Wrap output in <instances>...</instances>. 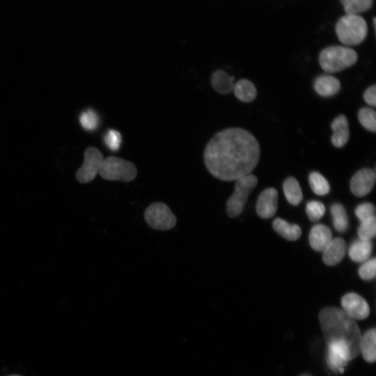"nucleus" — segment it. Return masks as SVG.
<instances>
[{
  "label": "nucleus",
  "instance_id": "1",
  "mask_svg": "<svg viewBox=\"0 0 376 376\" xmlns=\"http://www.w3.org/2000/svg\"><path fill=\"white\" fill-rule=\"evenodd\" d=\"M255 136L240 127H229L215 134L203 152L209 173L223 181H233L251 174L260 158Z\"/></svg>",
  "mask_w": 376,
  "mask_h": 376
},
{
  "label": "nucleus",
  "instance_id": "2",
  "mask_svg": "<svg viewBox=\"0 0 376 376\" xmlns=\"http://www.w3.org/2000/svg\"><path fill=\"white\" fill-rule=\"evenodd\" d=\"M318 318L326 345L343 341L348 345L351 360L359 355L361 333L354 320L334 306L322 308Z\"/></svg>",
  "mask_w": 376,
  "mask_h": 376
},
{
  "label": "nucleus",
  "instance_id": "3",
  "mask_svg": "<svg viewBox=\"0 0 376 376\" xmlns=\"http://www.w3.org/2000/svg\"><path fill=\"white\" fill-rule=\"evenodd\" d=\"M358 59L357 52L352 48L334 45L324 48L319 54V63L328 73H335L353 65Z\"/></svg>",
  "mask_w": 376,
  "mask_h": 376
},
{
  "label": "nucleus",
  "instance_id": "4",
  "mask_svg": "<svg viewBox=\"0 0 376 376\" xmlns=\"http://www.w3.org/2000/svg\"><path fill=\"white\" fill-rule=\"evenodd\" d=\"M367 32V24L359 15H346L340 17L336 25L338 38L345 45L361 43L366 38Z\"/></svg>",
  "mask_w": 376,
  "mask_h": 376
},
{
  "label": "nucleus",
  "instance_id": "5",
  "mask_svg": "<svg viewBox=\"0 0 376 376\" xmlns=\"http://www.w3.org/2000/svg\"><path fill=\"white\" fill-rule=\"evenodd\" d=\"M99 174L107 180L130 182L136 178L137 169L130 161L109 156L104 159Z\"/></svg>",
  "mask_w": 376,
  "mask_h": 376
},
{
  "label": "nucleus",
  "instance_id": "6",
  "mask_svg": "<svg viewBox=\"0 0 376 376\" xmlns=\"http://www.w3.org/2000/svg\"><path fill=\"white\" fill-rule=\"evenodd\" d=\"M257 184L258 178L253 174L235 180V190L226 202V212L229 217H236L242 212L249 194Z\"/></svg>",
  "mask_w": 376,
  "mask_h": 376
},
{
  "label": "nucleus",
  "instance_id": "7",
  "mask_svg": "<svg viewBox=\"0 0 376 376\" xmlns=\"http://www.w3.org/2000/svg\"><path fill=\"white\" fill-rule=\"evenodd\" d=\"M146 222L152 228L167 230L176 224V217L167 205L162 202L150 204L144 212Z\"/></svg>",
  "mask_w": 376,
  "mask_h": 376
},
{
  "label": "nucleus",
  "instance_id": "8",
  "mask_svg": "<svg viewBox=\"0 0 376 376\" xmlns=\"http://www.w3.org/2000/svg\"><path fill=\"white\" fill-rule=\"evenodd\" d=\"M104 160L102 152L95 147H88L84 152L82 166L76 173V178L81 183L92 181L99 173Z\"/></svg>",
  "mask_w": 376,
  "mask_h": 376
},
{
  "label": "nucleus",
  "instance_id": "9",
  "mask_svg": "<svg viewBox=\"0 0 376 376\" xmlns=\"http://www.w3.org/2000/svg\"><path fill=\"white\" fill-rule=\"evenodd\" d=\"M342 310L352 319L361 320L370 314V308L361 295L355 292L345 294L340 300Z\"/></svg>",
  "mask_w": 376,
  "mask_h": 376
},
{
  "label": "nucleus",
  "instance_id": "10",
  "mask_svg": "<svg viewBox=\"0 0 376 376\" xmlns=\"http://www.w3.org/2000/svg\"><path fill=\"white\" fill-rule=\"evenodd\" d=\"M327 345L328 366L332 370L343 373V366L351 361L348 345L343 341H334Z\"/></svg>",
  "mask_w": 376,
  "mask_h": 376
},
{
  "label": "nucleus",
  "instance_id": "11",
  "mask_svg": "<svg viewBox=\"0 0 376 376\" xmlns=\"http://www.w3.org/2000/svg\"><path fill=\"white\" fill-rule=\"evenodd\" d=\"M375 171L370 168L358 171L351 178L350 187L352 193L358 197L367 195L374 187Z\"/></svg>",
  "mask_w": 376,
  "mask_h": 376
},
{
  "label": "nucleus",
  "instance_id": "12",
  "mask_svg": "<svg viewBox=\"0 0 376 376\" xmlns=\"http://www.w3.org/2000/svg\"><path fill=\"white\" fill-rule=\"evenodd\" d=\"M278 206V192L273 187L265 189L259 195L256 203V212L259 217L268 219L273 217Z\"/></svg>",
  "mask_w": 376,
  "mask_h": 376
},
{
  "label": "nucleus",
  "instance_id": "13",
  "mask_svg": "<svg viewBox=\"0 0 376 376\" xmlns=\"http://www.w3.org/2000/svg\"><path fill=\"white\" fill-rule=\"evenodd\" d=\"M322 252V260L325 265L329 266L337 265L345 255L346 242L341 237L332 239Z\"/></svg>",
  "mask_w": 376,
  "mask_h": 376
},
{
  "label": "nucleus",
  "instance_id": "14",
  "mask_svg": "<svg viewBox=\"0 0 376 376\" xmlns=\"http://www.w3.org/2000/svg\"><path fill=\"white\" fill-rule=\"evenodd\" d=\"M331 240V231L327 226L316 224L311 228L309 244L315 251H322Z\"/></svg>",
  "mask_w": 376,
  "mask_h": 376
},
{
  "label": "nucleus",
  "instance_id": "15",
  "mask_svg": "<svg viewBox=\"0 0 376 376\" xmlns=\"http://www.w3.org/2000/svg\"><path fill=\"white\" fill-rule=\"evenodd\" d=\"M333 130L331 135L332 144L336 148L344 146L349 140L350 131L348 121L345 116L340 115L331 124Z\"/></svg>",
  "mask_w": 376,
  "mask_h": 376
},
{
  "label": "nucleus",
  "instance_id": "16",
  "mask_svg": "<svg viewBox=\"0 0 376 376\" xmlns=\"http://www.w3.org/2000/svg\"><path fill=\"white\" fill-rule=\"evenodd\" d=\"M376 329L375 327L367 330L360 341V354L368 363H373L376 360Z\"/></svg>",
  "mask_w": 376,
  "mask_h": 376
},
{
  "label": "nucleus",
  "instance_id": "17",
  "mask_svg": "<svg viewBox=\"0 0 376 376\" xmlns=\"http://www.w3.org/2000/svg\"><path fill=\"white\" fill-rule=\"evenodd\" d=\"M340 88L339 80L331 75H321L314 81V89L322 97H330L337 93Z\"/></svg>",
  "mask_w": 376,
  "mask_h": 376
},
{
  "label": "nucleus",
  "instance_id": "18",
  "mask_svg": "<svg viewBox=\"0 0 376 376\" xmlns=\"http://www.w3.org/2000/svg\"><path fill=\"white\" fill-rule=\"evenodd\" d=\"M234 79L223 70H217L212 74L210 83L217 93L225 95L233 91Z\"/></svg>",
  "mask_w": 376,
  "mask_h": 376
},
{
  "label": "nucleus",
  "instance_id": "19",
  "mask_svg": "<svg viewBox=\"0 0 376 376\" xmlns=\"http://www.w3.org/2000/svg\"><path fill=\"white\" fill-rule=\"evenodd\" d=\"M373 251L371 240H359L352 243L348 254L352 260L357 263L365 262L370 258Z\"/></svg>",
  "mask_w": 376,
  "mask_h": 376
},
{
  "label": "nucleus",
  "instance_id": "20",
  "mask_svg": "<svg viewBox=\"0 0 376 376\" xmlns=\"http://www.w3.org/2000/svg\"><path fill=\"white\" fill-rule=\"evenodd\" d=\"M272 226L278 234L289 241L297 240L301 235V230L298 225L289 224L280 218H276Z\"/></svg>",
  "mask_w": 376,
  "mask_h": 376
},
{
  "label": "nucleus",
  "instance_id": "21",
  "mask_svg": "<svg viewBox=\"0 0 376 376\" xmlns=\"http://www.w3.org/2000/svg\"><path fill=\"white\" fill-rule=\"evenodd\" d=\"M233 92L235 97L244 102L254 100L257 95L256 86L251 81L246 79H240L235 84Z\"/></svg>",
  "mask_w": 376,
  "mask_h": 376
},
{
  "label": "nucleus",
  "instance_id": "22",
  "mask_svg": "<svg viewBox=\"0 0 376 376\" xmlns=\"http://www.w3.org/2000/svg\"><path fill=\"white\" fill-rule=\"evenodd\" d=\"M283 188L289 203L293 205L300 203L303 198L302 191L298 181L295 178H288L283 182Z\"/></svg>",
  "mask_w": 376,
  "mask_h": 376
},
{
  "label": "nucleus",
  "instance_id": "23",
  "mask_svg": "<svg viewBox=\"0 0 376 376\" xmlns=\"http://www.w3.org/2000/svg\"><path fill=\"white\" fill-rule=\"evenodd\" d=\"M331 213L335 229L339 233L345 232L348 227V218L344 207L340 203L331 206Z\"/></svg>",
  "mask_w": 376,
  "mask_h": 376
},
{
  "label": "nucleus",
  "instance_id": "24",
  "mask_svg": "<svg viewBox=\"0 0 376 376\" xmlns=\"http://www.w3.org/2000/svg\"><path fill=\"white\" fill-rule=\"evenodd\" d=\"M308 180L311 189L315 194L323 196L329 192V184L320 173L311 172L308 176Z\"/></svg>",
  "mask_w": 376,
  "mask_h": 376
},
{
  "label": "nucleus",
  "instance_id": "25",
  "mask_svg": "<svg viewBox=\"0 0 376 376\" xmlns=\"http://www.w3.org/2000/svg\"><path fill=\"white\" fill-rule=\"evenodd\" d=\"M347 15H357L368 10L373 0H340Z\"/></svg>",
  "mask_w": 376,
  "mask_h": 376
},
{
  "label": "nucleus",
  "instance_id": "26",
  "mask_svg": "<svg viewBox=\"0 0 376 376\" xmlns=\"http://www.w3.org/2000/svg\"><path fill=\"white\" fill-rule=\"evenodd\" d=\"M358 119L365 129L375 132L376 113L374 109L368 107L361 108L358 112Z\"/></svg>",
  "mask_w": 376,
  "mask_h": 376
},
{
  "label": "nucleus",
  "instance_id": "27",
  "mask_svg": "<svg viewBox=\"0 0 376 376\" xmlns=\"http://www.w3.org/2000/svg\"><path fill=\"white\" fill-rule=\"evenodd\" d=\"M359 239L364 240H371L376 235V218L371 217L362 221L357 229Z\"/></svg>",
  "mask_w": 376,
  "mask_h": 376
},
{
  "label": "nucleus",
  "instance_id": "28",
  "mask_svg": "<svg viewBox=\"0 0 376 376\" xmlns=\"http://www.w3.org/2000/svg\"><path fill=\"white\" fill-rule=\"evenodd\" d=\"M79 122L84 129L93 131L97 127L99 119L95 111L87 109L80 114Z\"/></svg>",
  "mask_w": 376,
  "mask_h": 376
},
{
  "label": "nucleus",
  "instance_id": "29",
  "mask_svg": "<svg viewBox=\"0 0 376 376\" xmlns=\"http://www.w3.org/2000/svg\"><path fill=\"white\" fill-rule=\"evenodd\" d=\"M306 212L311 221H317L324 215L325 207L320 201H311L306 203Z\"/></svg>",
  "mask_w": 376,
  "mask_h": 376
},
{
  "label": "nucleus",
  "instance_id": "30",
  "mask_svg": "<svg viewBox=\"0 0 376 376\" xmlns=\"http://www.w3.org/2000/svg\"><path fill=\"white\" fill-rule=\"evenodd\" d=\"M359 274L363 280L368 281L374 279L376 274V260L368 259L359 268Z\"/></svg>",
  "mask_w": 376,
  "mask_h": 376
},
{
  "label": "nucleus",
  "instance_id": "31",
  "mask_svg": "<svg viewBox=\"0 0 376 376\" xmlns=\"http://www.w3.org/2000/svg\"><path fill=\"white\" fill-rule=\"evenodd\" d=\"M104 141L109 149L116 151L121 144L120 133L115 130H109L104 136Z\"/></svg>",
  "mask_w": 376,
  "mask_h": 376
},
{
  "label": "nucleus",
  "instance_id": "32",
  "mask_svg": "<svg viewBox=\"0 0 376 376\" xmlns=\"http://www.w3.org/2000/svg\"><path fill=\"white\" fill-rule=\"evenodd\" d=\"M354 213L360 221H362L375 216V207L370 203H361L355 208Z\"/></svg>",
  "mask_w": 376,
  "mask_h": 376
},
{
  "label": "nucleus",
  "instance_id": "33",
  "mask_svg": "<svg viewBox=\"0 0 376 376\" xmlns=\"http://www.w3.org/2000/svg\"><path fill=\"white\" fill-rule=\"evenodd\" d=\"M376 86L373 84L369 86L363 93L364 101L369 105L375 107L376 105Z\"/></svg>",
  "mask_w": 376,
  "mask_h": 376
},
{
  "label": "nucleus",
  "instance_id": "34",
  "mask_svg": "<svg viewBox=\"0 0 376 376\" xmlns=\"http://www.w3.org/2000/svg\"><path fill=\"white\" fill-rule=\"evenodd\" d=\"M298 376H313V375H311L309 374V373H304L300 374V375H298Z\"/></svg>",
  "mask_w": 376,
  "mask_h": 376
},
{
  "label": "nucleus",
  "instance_id": "35",
  "mask_svg": "<svg viewBox=\"0 0 376 376\" xmlns=\"http://www.w3.org/2000/svg\"><path fill=\"white\" fill-rule=\"evenodd\" d=\"M8 376H22V375H8Z\"/></svg>",
  "mask_w": 376,
  "mask_h": 376
}]
</instances>
